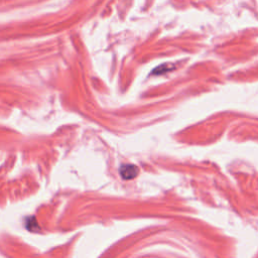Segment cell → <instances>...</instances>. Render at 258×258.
<instances>
[{"instance_id": "6da1fadb", "label": "cell", "mask_w": 258, "mask_h": 258, "mask_svg": "<svg viewBox=\"0 0 258 258\" xmlns=\"http://www.w3.org/2000/svg\"><path fill=\"white\" fill-rule=\"evenodd\" d=\"M138 167L134 164H123L120 169V175L123 179L129 180V179H133L134 177H136V175L138 174Z\"/></svg>"}, {"instance_id": "7a4b0ae2", "label": "cell", "mask_w": 258, "mask_h": 258, "mask_svg": "<svg viewBox=\"0 0 258 258\" xmlns=\"http://www.w3.org/2000/svg\"><path fill=\"white\" fill-rule=\"evenodd\" d=\"M31 227H34L36 230V228L38 227V224H37V221H35L32 218H29V219H27V222H26V228L31 231Z\"/></svg>"}]
</instances>
